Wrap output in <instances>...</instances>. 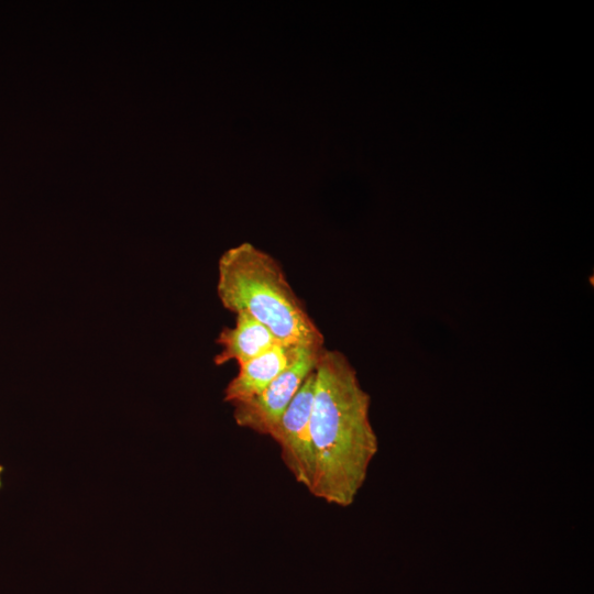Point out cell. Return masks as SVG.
I'll return each mask as SVG.
<instances>
[{"instance_id": "3", "label": "cell", "mask_w": 594, "mask_h": 594, "mask_svg": "<svg viewBox=\"0 0 594 594\" xmlns=\"http://www.w3.org/2000/svg\"><path fill=\"white\" fill-rule=\"evenodd\" d=\"M324 345H300L290 365L256 396L232 404L233 419L242 428L270 436L285 409L315 370Z\"/></svg>"}, {"instance_id": "1", "label": "cell", "mask_w": 594, "mask_h": 594, "mask_svg": "<svg viewBox=\"0 0 594 594\" xmlns=\"http://www.w3.org/2000/svg\"><path fill=\"white\" fill-rule=\"evenodd\" d=\"M314 372L310 426L315 473L308 492L330 505L349 507L378 451L370 419L371 397L338 350L323 348Z\"/></svg>"}, {"instance_id": "7", "label": "cell", "mask_w": 594, "mask_h": 594, "mask_svg": "<svg viewBox=\"0 0 594 594\" xmlns=\"http://www.w3.org/2000/svg\"><path fill=\"white\" fill-rule=\"evenodd\" d=\"M3 469L2 466L0 465V485H1V473H2Z\"/></svg>"}, {"instance_id": "5", "label": "cell", "mask_w": 594, "mask_h": 594, "mask_svg": "<svg viewBox=\"0 0 594 594\" xmlns=\"http://www.w3.org/2000/svg\"><path fill=\"white\" fill-rule=\"evenodd\" d=\"M299 346L277 343L258 356L239 365L238 374L224 389V402L232 405L260 394L290 365Z\"/></svg>"}, {"instance_id": "4", "label": "cell", "mask_w": 594, "mask_h": 594, "mask_svg": "<svg viewBox=\"0 0 594 594\" xmlns=\"http://www.w3.org/2000/svg\"><path fill=\"white\" fill-rule=\"evenodd\" d=\"M314 371L307 376L270 435L278 444L280 458L287 470L295 481L308 491L315 473L310 426L315 386Z\"/></svg>"}, {"instance_id": "6", "label": "cell", "mask_w": 594, "mask_h": 594, "mask_svg": "<svg viewBox=\"0 0 594 594\" xmlns=\"http://www.w3.org/2000/svg\"><path fill=\"white\" fill-rule=\"evenodd\" d=\"M217 343L222 346L215 363L222 365L237 361L239 365L258 356L280 343L267 327L246 311L235 314V324L222 329Z\"/></svg>"}, {"instance_id": "2", "label": "cell", "mask_w": 594, "mask_h": 594, "mask_svg": "<svg viewBox=\"0 0 594 594\" xmlns=\"http://www.w3.org/2000/svg\"><path fill=\"white\" fill-rule=\"evenodd\" d=\"M218 297L233 314L246 311L286 345H324L279 263L251 243L226 251L218 264Z\"/></svg>"}]
</instances>
